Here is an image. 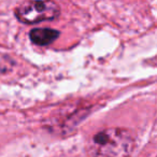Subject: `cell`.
Instances as JSON below:
<instances>
[{
  "label": "cell",
  "instance_id": "obj_1",
  "mask_svg": "<svg viewBox=\"0 0 157 157\" xmlns=\"http://www.w3.org/2000/svg\"><path fill=\"white\" fill-rule=\"evenodd\" d=\"M135 146L132 133L124 128L103 129L92 140V150L97 157H130Z\"/></svg>",
  "mask_w": 157,
  "mask_h": 157
},
{
  "label": "cell",
  "instance_id": "obj_2",
  "mask_svg": "<svg viewBox=\"0 0 157 157\" xmlns=\"http://www.w3.org/2000/svg\"><path fill=\"white\" fill-rule=\"evenodd\" d=\"M14 14L21 23L31 25L57 18L60 8L54 0H28L18 6Z\"/></svg>",
  "mask_w": 157,
  "mask_h": 157
},
{
  "label": "cell",
  "instance_id": "obj_3",
  "mask_svg": "<svg viewBox=\"0 0 157 157\" xmlns=\"http://www.w3.org/2000/svg\"><path fill=\"white\" fill-rule=\"evenodd\" d=\"M59 31L52 28H33L29 33V38L33 44L40 46L48 45L58 39Z\"/></svg>",
  "mask_w": 157,
  "mask_h": 157
}]
</instances>
